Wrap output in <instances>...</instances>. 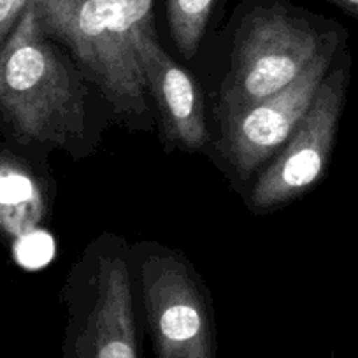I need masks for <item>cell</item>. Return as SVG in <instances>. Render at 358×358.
Segmentation results:
<instances>
[{
	"label": "cell",
	"mask_w": 358,
	"mask_h": 358,
	"mask_svg": "<svg viewBox=\"0 0 358 358\" xmlns=\"http://www.w3.org/2000/svg\"><path fill=\"white\" fill-rule=\"evenodd\" d=\"M41 27L64 44L123 118L146 115L137 41L153 25V0H32Z\"/></svg>",
	"instance_id": "6da1fadb"
},
{
	"label": "cell",
	"mask_w": 358,
	"mask_h": 358,
	"mask_svg": "<svg viewBox=\"0 0 358 358\" xmlns=\"http://www.w3.org/2000/svg\"><path fill=\"white\" fill-rule=\"evenodd\" d=\"M85 95L30 4L0 46V115L23 141L69 151L85 137Z\"/></svg>",
	"instance_id": "7a4b0ae2"
},
{
	"label": "cell",
	"mask_w": 358,
	"mask_h": 358,
	"mask_svg": "<svg viewBox=\"0 0 358 358\" xmlns=\"http://www.w3.org/2000/svg\"><path fill=\"white\" fill-rule=\"evenodd\" d=\"M341 34L344 30L337 23L318 27L280 4L253 9L237 32L232 64L220 92V120L287 88Z\"/></svg>",
	"instance_id": "3957f363"
},
{
	"label": "cell",
	"mask_w": 358,
	"mask_h": 358,
	"mask_svg": "<svg viewBox=\"0 0 358 358\" xmlns=\"http://www.w3.org/2000/svg\"><path fill=\"white\" fill-rule=\"evenodd\" d=\"M69 294L64 358H141L125 244L104 236L86 250Z\"/></svg>",
	"instance_id": "277c9868"
},
{
	"label": "cell",
	"mask_w": 358,
	"mask_h": 358,
	"mask_svg": "<svg viewBox=\"0 0 358 358\" xmlns=\"http://www.w3.org/2000/svg\"><path fill=\"white\" fill-rule=\"evenodd\" d=\"M144 315L157 358H216L209 295L187 258L146 241L139 246Z\"/></svg>",
	"instance_id": "5b68a950"
},
{
	"label": "cell",
	"mask_w": 358,
	"mask_h": 358,
	"mask_svg": "<svg viewBox=\"0 0 358 358\" xmlns=\"http://www.w3.org/2000/svg\"><path fill=\"white\" fill-rule=\"evenodd\" d=\"M351 58L346 51L330 67L308 113L251 190L255 211H271L302 197L325 176L346 104Z\"/></svg>",
	"instance_id": "8992f818"
},
{
	"label": "cell",
	"mask_w": 358,
	"mask_h": 358,
	"mask_svg": "<svg viewBox=\"0 0 358 358\" xmlns=\"http://www.w3.org/2000/svg\"><path fill=\"white\" fill-rule=\"evenodd\" d=\"M346 32L330 41L294 83L253 108L223 120V153L241 174H251L285 146L341 53Z\"/></svg>",
	"instance_id": "52a82bcc"
},
{
	"label": "cell",
	"mask_w": 358,
	"mask_h": 358,
	"mask_svg": "<svg viewBox=\"0 0 358 358\" xmlns=\"http://www.w3.org/2000/svg\"><path fill=\"white\" fill-rule=\"evenodd\" d=\"M137 51L146 92L157 104L165 137L190 151L204 146L209 134L195 79L162 50L155 29L141 34Z\"/></svg>",
	"instance_id": "ba28073f"
},
{
	"label": "cell",
	"mask_w": 358,
	"mask_h": 358,
	"mask_svg": "<svg viewBox=\"0 0 358 358\" xmlns=\"http://www.w3.org/2000/svg\"><path fill=\"white\" fill-rule=\"evenodd\" d=\"M50 209L48 190L20 157L0 153V234L20 241L37 232Z\"/></svg>",
	"instance_id": "9c48e42d"
},
{
	"label": "cell",
	"mask_w": 358,
	"mask_h": 358,
	"mask_svg": "<svg viewBox=\"0 0 358 358\" xmlns=\"http://www.w3.org/2000/svg\"><path fill=\"white\" fill-rule=\"evenodd\" d=\"M215 0H167L169 25L178 50L192 58L199 50Z\"/></svg>",
	"instance_id": "30bf717a"
},
{
	"label": "cell",
	"mask_w": 358,
	"mask_h": 358,
	"mask_svg": "<svg viewBox=\"0 0 358 358\" xmlns=\"http://www.w3.org/2000/svg\"><path fill=\"white\" fill-rule=\"evenodd\" d=\"M32 0H0V46L6 43Z\"/></svg>",
	"instance_id": "8fae6325"
},
{
	"label": "cell",
	"mask_w": 358,
	"mask_h": 358,
	"mask_svg": "<svg viewBox=\"0 0 358 358\" xmlns=\"http://www.w3.org/2000/svg\"><path fill=\"white\" fill-rule=\"evenodd\" d=\"M334 6H337L339 9H343L346 15L353 16L358 20V0H330Z\"/></svg>",
	"instance_id": "7c38bea8"
}]
</instances>
